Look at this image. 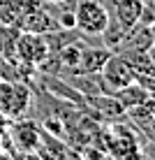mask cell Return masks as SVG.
<instances>
[{"label": "cell", "instance_id": "8fae6325", "mask_svg": "<svg viewBox=\"0 0 155 160\" xmlns=\"http://www.w3.org/2000/svg\"><path fill=\"white\" fill-rule=\"evenodd\" d=\"M127 30L130 28H125L123 23H120L118 19H116V16H111L109 14V21H107V28L102 30V42H104V47L107 49H118L120 44H123V40H125V35H127Z\"/></svg>", "mask_w": 155, "mask_h": 160}, {"label": "cell", "instance_id": "5b68a950", "mask_svg": "<svg viewBox=\"0 0 155 160\" xmlns=\"http://www.w3.org/2000/svg\"><path fill=\"white\" fill-rule=\"evenodd\" d=\"M99 77H102L104 86L109 88V93H116L134 81V68H132V63L125 56L111 53L107 58V63L102 65V70H99Z\"/></svg>", "mask_w": 155, "mask_h": 160}, {"label": "cell", "instance_id": "4fadbf2b", "mask_svg": "<svg viewBox=\"0 0 155 160\" xmlns=\"http://www.w3.org/2000/svg\"><path fill=\"white\" fill-rule=\"evenodd\" d=\"M21 9H23V0H0V23L16 26Z\"/></svg>", "mask_w": 155, "mask_h": 160}, {"label": "cell", "instance_id": "7a4b0ae2", "mask_svg": "<svg viewBox=\"0 0 155 160\" xmlns=\"http://www.w3.org/2000/svg\"><path fill=\"white\" fill-rule=\"evenodd\" d=\"M30 107L28 81H0V114L7 118H21Z\"/></svg>", "mask_w": 155, "mask_h": 160}, {"label": "cell", "instance_id": "5bb4252c", "mask_svg": "<svg viewBox=\"0 0 155 160\" xmlns=\"http://www.w3.org/2000/svg\"><path fill=\"white\" fill-rule=\"evenodd\" d=\"M44 2H60V0H44Z\"/></svg>", "mask_w": 155, "mask_h": 160}, {"label": "cell", "instance_id": "30bf717a", "mask_svg": "<svg viewBox=\"0 0 155 160\" xmlns=\"http://www.w3.org/2000/svg\"><path fill=\"white\" fill-rule=\"evenodd\" d=\"M114 95L120 100V104L125 107V112H130V109H137V107H143V104H148V100H151V93L143 91V88L137 84V81H132V84H127L125 88L116 91Z\"/></svg>", "mask_w": 155, "mask_h": 160}, {"label": "cell", "instance_id": "277c9868", "mask_svg": "<svg viewBox=\"0 0 155 160\" xmlns=\"http://www.w3.org/2000/svg\"><path fill=\"white\" fill-rule=\"evenodd\" d=\"M51 53L46 44V37L42 32H19L16 37V49H14V56L19 63L30 65V68H40V65L46 60V56Z\"/></svg>", "mask_w": 155, "mask_h": 160}, {"label": "cell", "instance_id": "3957f363", "mask_svg": "<svg viewBox=\"0 0 155 160\" xmlns=\"http://www.w3.org/2000/svg\"><path fill=\"white\" fill-rule=\"evenodd\" d=\"M16 28L23 32H42L44 35V32L58 30V23L46 9L44 0H23V9H21Z\"/></svg>", "mask_w": 155, "mask_h": 160}, {"label": "cell", "instance_id": "ba28073f", "mask_svg": "<svg viewBox=\"0 0 155 160\" xmlns=\"http://www.w3.org/2000/svg\"><path fill=\"white\" fill-rule=\"evenodd\" d=\"M12 139L14 144L21 148V151H32L35 146H40V130L30 123V121H19V123L12 125Z\"/></svg>", "mask_w": 155, "mask_h": 160}, {"label": "cell", "instance_id": "9c48e42d", "mask_svg": "<svg viewBox=\"0 0 155 160\" xmlns=\"http://www.w3.org/2000/svg\"><path fill=\"white\" fill-rule=\"evenodd\" d=\"M111 2H114V16L125 28H132L134 23H139V16L143 9L141 0H111Z\"/></svg>", "mask_w": 155, "mask_h": 160}, {"label": "cell", "instance_id": "6da1fadb", "mask_svg": "<svg viewBox=\"0 0 155 160\" xmlns=\"http://www.w3.org/2000/svg\"><path fill=\"white\" fill-rule=\"evenodd\" d=\"M109 21V9L102 0H76L74 9V30H81L84 35H102Z\"/></svg>", "mask_w": 155, "mask_h": 160}, {"label": "cell", "instance_id": "52a82bcc", "mask_svg": "<svg viewBox=\"0 0 155 160\" xmlns=\"http://www.w3.org/2000/svg\"><path fill=\"white\" fill-rule=\"evenodd\" d=\"M86 102L93 107V112L99 114V116H102V118H107V121H114V118L125 116V107L120 104V100L114 95V93L90 95V98H86Z\"/></svg>", "mask_w": 155, "mask_h": 160}, {"label": "cell", "instance_id": "7c38bea8", "mask_svg": "<svg viewBox=\"0 0 155 160\" xmlns=\"http://www.w3.org/2000/svg\"><path fill=\"white\" fill-rule=\"evenodd\" d=\"M19 28L16 26H5L0 23V58H16V37H19Z\"/></svg>", "mask_w": 155, "mask_h": 160}, {"label": "cell", "instance_id": "8992f818", "mask_svg": "<svg viewBox=\"0 0 155 160\" xmlns=\"http://www.w3.org/2000/svg\"><path fill=\"white\" fill-rule=\"evenodd\" d=\"M104 135H107V139H109L107 142V153H111L116 158L141 156V148H139L141 142H137L134 137H132V130L114 125V128H109Z\"/></svg>", "mask_w": 155, "mask_h": 160}]
</instances>
